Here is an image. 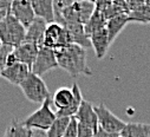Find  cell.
<instances>
[{
  "label": "cell",
  "instance_id": "obj_16",
  "mask_svg": "<svg viewBox=\"0 0 150 137\" xmlns=\"http://www.w3.org/2000/svg\"><path fill=\"white\" fill-rule=\"evenodd\" d=\"M31 3L35 18H40L47 24L54 23V10L52 0H32Z\"/></svg>",
  "mask_w": 150,
  "mask_h": 137
},
{
  "label": "cell",
  "instance_id": "obj_28",
  "mask_svg": "<svg viewBox=\"0 0 150 137\" xmlns=\"http://www.w3.org/2000/svg\"><path fill=\"white\" fill-rule=\"evenodd\" d=\"M117 136H118V135L109 133V132H106V131L102 130L100 128H98V130H97V132H96V135H95L93 137H117Z\"/></svg>",
  "mask_w": 150,
  "mask_h": 137
},
{
  "label": "cell",
  "instance_id": "obj_11",
  "mask_svg": "<svg viewBox=\"0 0 150 137\" xmlns=\"http://www.w3.org/2000/svg\"><path fill=\"white\" fill-rule=\"evenodd\" d=\"M47 23L40 18H35L33 23L26 28V34L24 43L28 44H34L37 46H43V40H44V33L47 27Z\"/></svg>",
  "mask_w": 150,
  "mask_h": 137
},
{
  "label": "cell",
  "instance_id": "obj_25",
  "mask_svg": "<svg viewBox=\"0 0 150 137\" xmlns=\"http://www.w3.org/2000/svg\"><path fill=\"white\" fill-rule=\"evenodd\" d=\"M72 3H73V0H56V1H53L54 23H57V21L60 19L62 13L64 12V10L67 8Z\"/></svg>",
  "mask_w": 150,
  "mask_h": 137
},
{
  "label": "cell",
  "instance_id": "obj_15",
  "mask_svg": "<svg viewBox=\"0 0 150 137\" xmlns=\"http://www.w3.org/2000/svg\"><path fill=\"white\" fill-rule=\"evenodd\" d=\"M89 38H90L91 46H92L93 50H95L96 57H97L98 59L104 58L105 53L108 52L109 47L111 46L106 28H102V30H99V31L92 33Z\"/></svg>",
  "mask_w": 150,
  "mask_h": 137
},
{
  "label": "cell",
  "instance_id": "obj_23",
  "mask_svg": "<svg viewBox=\"0 0 150 137\" xmlns=\"http://www.w3.org/2000/svg\"><path fill=\"white\" fill-rule=\"evenodd\" d=\"M129 23H141V24H149L150 23V6L145 3L135 11L128 13Z\"/></svg>",
  "mask_w": 150,
  "mask_h": 137
},
{
  "label": "cell",
  "instance_id": "obj_14",
  "mask_svg": "<svg viewBox=\"0 0 150 137\" xmlns=\"http://www.w3.org/2000/svg\"><path fill=\"white\" fill-rule=\"evenodd\" d=\"M12 52H13L14 57L17 58L18 63H23V64L27 65L32 70V66L35 61L37 56H38V52H39V46H37L34 44L23 43L20 46L14 49Z\"/></svg>",
  "mask_w": 150,
  "mask_h": 137
},
{
  "label": "cell",
  "instance_id": "obj_12",
  "mask_svg": "<svg viewBox=\"0 0 150 137\" xmlns=\"http://www.w3.org/2000/svg\"><path fill=\"white\" fill-rule=\"evenodd\" d=\"M76 119L78 122V124L89 126L93 130H98V119H97V115L95 111V108L92 105V103L83 99L82 104L79 107V110L76 114Z\"/></svg>",
  "mask_w": 150,
  "mask_h": 137
},
{
  "label": "cell",
  "instance_id": "obj_20",
  "mask_svg": "<svg viewBox=\"0 0 150 137\" xmlns=\"http://www.w3.org/2000/svg\"><path fill=\"white\" fill-rule=\"evenodd\" d=\"M33 130L25 126L21 121L18 118H13L8 126L6 128V131L3 137H32Z\"/></svg>",
  "mask_w": 150,
  "mask_h": 137
},
{
  "label": "cell",
  "instance_id": "obj_34",
  "mask_svg": "<svg viewBox=\"0 0 150 137\" xmlns=\"http://www.w3.org/2000/svg\"><path fill=\"white\" fill-rule=\"evenodd\" d=\"M117 137H122V136H121V135H118V136H117Z\"/></svg>",
  "mask_w": 150,
  "mask_h": 137
},
{
  "label": "cell",
  "instance_id": "obj_13",
  "mask_svg": "<svg viewBox=\"0 0 150 137\" xmlns=\"http://www.w3.org/2000/svg\"><path fill=\"white\" fill-rule=\"evenodd\" d=\"M64 28L67 32V37H69L70 44L78 45L83 49L91 47L90 38L85 33L84 25H81V24H65Z\"/></svg>",
  "mask_w": 150,
  "mask_h": 137
},
{
  "label": "cell",
  "instance_id": "obj_5",
  "mask_svg": "<svg viewBox=\"0 0 150 137\" xmlns=\"http://www.w3.org/2000/svg\"><path fill=\"white\" fill-rule=\"evenodd\" d=\"M51 97L46 99L42 107L35 110L33 114H31L25 121H23L24 125L32 129V130H40V131H47L52 123L56 121L57 115L51 109Z\"/></svg>",
  "mask_w": 150,
  "mask_h": 137
},
{
  "label": "cell",
  "instance_id": "obj_7",
  "mask_svg": "<svg viewBox=\"0 0 150 137\" xmlns=\"http://www.w3.org/2000/svg\"><path fill=\"white\" fill-rule=\"evenodd\" d=\"M69 37H67V32L58 23H52L49 24L45 33H44V40H43V46L52 50H57L60 47H64L69 45Z\"/></svg>",
  "mask_w": 150,
  "mask_h": 137
},
{
  "label": "cell",
  "instance_id": "obj_27",
  "mask_svg": "<svg viewBox=\"0 0 150 137\" xmlns=\"http://www.w3.org/2000/svg\"><path fill=\"white\" fill-rule=\"evenodd\" d=\"M13 51L12 47H8V46H1L0 47V75L4 71V68L6 67V58L7 56Z\"/></svg>",
  "mask_w": 150,
  "mask_h": 137
},
{
  "label": "cell",
  "instance_id": "obj_21",
  "mask_svg": "<svg viewBox=\"0 0 150 137\" xmlns=\"http://www.w3.org/2000/svg\"><path fill=\"white\" fill-rule=\"evenodd\" d=\"M72 100H73V91L70 88L58 89L51 98L52 104H54L58 110H63V109H66L67 107H70Z\"/></svg>",
  "mask_w": 150,
  "mask_h": 137
},
{
  "label": "cell",
  "instance_id": "obj_22",
  "mask_svg": "<svg viewBox=\"0 0 150 137\" xmlns=\"http://www.w3.org/2000/svg\"><path fill=\"white\" fill-rule=\"evenodd\" d=\"M106 23H108V20L105 19L104 14H103L102 12H99L98 10L95 8L93 14L91 16L90 20H89V21L86 23V25L84 26L85 33L88 34V37H90L92 33H95V32H97V31H99V30H102V28H105Z\"/></svg>",
  "mask_w": 150,
  "mask_h": 137
},
{
  "label": "cell",
  "instance_id": "obj_10",
  "mask_svg": "<svg viewBox=\"0 0 150 137\" xmlns=\"http://www.w3.org/2000/svg\"><path fill=\"white\" fill-rule=\"evenodd\" d=\"M32 72V70L23 63H17L12 66L5 67L1 72L0 77L6 79L8 83L16 86H20V84L28 77V75Z\"/></svg>",
  "mask_w": 150,
  "mask_h": 137
},
{
  "label": "cell",
  "instance_id": "obj_31",
  "mask_svg": "<svg viewBox=\"0 0 150 137\" xmlns=\"http://www.w3.org/2000/svg\"><path fill=\"white\" fill-rule=\"evenodd\" d=\"M32 137H47L45 131H40V130H33V136Z\"/></svg>",
  "mask_w": 150,
  "mask_h": 137
},
{
  "label": "cell",
  "instance_id": "obj_4",
  "mask_svg": "<svg viewBox=\"0 0 150 137\" xmlns=\"http://www.w3.org/2000/svg\"><path fill=\"white\" fill-rule=\"evenodd\" d=\"M24 93V96L32 103L35 104H43V103L50 98L49 89L43 81L42 77L31 72L28 77L20 84L19 86Z\"/></svg>",
  "mask_w": 150,
  "mask_h": 137
},
{
  "label": "cell",
  "instance_id": "obj_24",
  "mask_svg": "<svg viewBox=\"0 0 150 137\" xmlns=\"http://www.w3.org/2000/svg\"><path fill=\"white\" fill-rule=\"evenodd\" d=\"M69 122L70 117H57L46 132L47 137H64Z\"/></svg>",
  "mask_w": 150,
  "mask_h": 137
},
{
  "label": "cell",
  "instance_id": "obj_30",
  "mask_svg": "<svg viewBox=\"0 0 150 137\" xmlns=\"http://www.w3.org/2000/svg\"><path fill=\"white\" fill-rule=\"evenodd\" d=\"M12 1H6V0H0V11H6L10 12Z\"/></svg>",
  "mask_w": 150,
  "mask_h": 137
},
{
  "label": "cell",
  "instance_id": "obj_1",
  "mask_svg": "<svg viewBox=\"0 0 150 137\" xmlns=\"http://www.w3.org/2000/svg\"><path fill=\"white\" fill-rule=\"evenodd\" d=\"M58 67L66 71L71 77H77L79 75L83 76H92V71L86 64V53L85 49L69 44L64 47L54 50Z\"/></svg>",
  "mask_w": 150,
  "mask_h": 137
},
{
  "label": "cell",
  "instance_id": "obj_18",
  "mask_svg": "<svg viewBox=\"0 0 150 137\" xmlns=\"http://www.w3.org/2000/svg\"><path fill=\"white\" fill-rule=\"evenodd\" d=\"M72 91H73V100L70 104V107H67L66 109L63 110H57L56 115L57 117H73L76 116L77 111L79 110V107L83 102V96H82V91L78 86L77 83H73L72 86Z\"/></svg>",
  "mask_w": 150,
  "mask_h": 137
},
{
  "label": "cell",
  "instance_id": "obj_33",
  "mask_svg": "<svg viewBox=\"0 0 150 137\" xmlns=\"http://www.w3.org/2000/svg\"><path fill=\"white\" fill-rule=\"evenodd\" d=\"M145 4H146L148 6H150V0H146V1H145Z\"/></svg>",
  "mask_w": 150,
  "mask_h": 137
},
{
  "label": "cell",
  "instance_id": "obj_3",
  "mask_svg": "<svg viewBox=\"0 0 150 137\" xmlns=\"http://www.w3.org/2000/svg\"><path fill=\"white\" fill-rule=\"evenodd\" d=\"M95 3L92 1H73L62 13L60 19L57 21L62 26L65 24H81L86 25L95 12Z\"/></svg>",
  "mask_w": 150,
  "mask_h": 137
},
{
  "label": "cell",
  "instance_id": "obj_2",
  "mask_svg": "<svg viewBox=\"0 0 150 137\" xmlns=\"http://www.w3.org/2000/svg\"><path fill=\"white\" fill-rule=\"evenodd\" d=\"M26 28L10 13L0 21V42L1 45L13 50L24 43Z\"/></svg>",
  "mask_w": 150,
  "mask_h": 137
},
{
  "label": "cell",
  "instance_id": "obj_32",
  "mask_svg": "<svg viewBox=\"0 0 150 137\" xmlns=\"http://www.w3.org/2000/svg\"><path fill=\"white\" fill-rule=\"evenodd\" d=\"M7 13H8V12H6V11H0V21H1V20L7 16Z\"/></svg>",
  "mask_w": 150,
  "mask_h": 137
},
{
  "label": "cell",
  "instance_id": "obj_19",
  "mask_svg": "<svg viewBox=\"0 0 150 137\" xmlns=\"http://www.w3.org/2000/svg\"><path fill=\"white\" fill-rule=\"evenodd\" d=\"M120 135L122 137H150V124L136 122L127 123Z\"/></svg>",
  "mask_w": 150,
  "mask_h": 137
},
{
  "label": "cell",
  "instance_id": "obj_6",
  "mask_svg": "<svg viewBox=\"0 0 150 137\" xmlns=\"http://www.w3.org/2000/svg\"><path fill=\"white\" fill-rule=\"evenodd\" d=\"M93 108H95V111L97 115L98 126L102 130H104L109 133H114V135H120L122 132L127 122H124V121L120 119L117 116H115L103 103H100L98 105H95Z\"/></svg>",
  "mask_w": 150,
  "mask_h": 137
},
{
  "label": "cell",
  "instance_id": "obj_9",
  "mask_svg": "<svg viewBox=\"0 0 150 137\" xmlns=\"http://www.w3.org/2000/svg\"><path fill=\"white\" fill-rule=\"evenodd\" d=\"M8 13L12 14L25 28H27L35 19L32 3L28 0H14L12 1Z\"/></svg>",
  "mask_w": 150,
  "mask_h": 137
},
{
  "label": "cell",
  "instance_id": "obj_8",
  "mask_svg": "<svg viewBox=\"0 0 150 137\" xmlns=\"http://www.w3.org/2000/svg\"><path fill=\"white\" fill-rule=\"evenodd\" d=\"M58 67V61L56 57V52L52 49H47L45 46L39 47L38 56L32 66V72L37 76L42 77L43 75L47 73L49 71Z\"/></svg>",
  "mask_w": 150,
  "mask_h": 137
},
{
  "label": "cell",
  "instance_id": "obj_17",
  "mask_svg": "<svg viewBox=\"0 0 150 137\" xmlns=\"http://www.w3.org/2000/svg\"><path fill=\"white\" fill-rule=\"evenodd\" d=\"M128 23H129L128 14H121V16H117L115 18L108 20L105 28L108 31V36H109L110 44L114 43V40L118 37V34L123 31V28L125 27V25Z\"/></svg>",
  "mask_w": 150,
  "mask_h": 137
},
{
  "label": "cell",
  "instance_id": "obj_26",
  "mask_svg": "<svg viewBox=\"0 0 150 137\" xmlns=\"http://www.w3.org/2000/svg\"><path fill=\"white\" fill-rule=\"evenodd\" d=\"M77 135H78V122L76 117L73 116V117H70V122L64 133V137H77Z\"/></svg>",
  "mask_w": 150,
  "mask_h": 137
},
{
  "label": "cell",
  "instance_id": "obj_29",
  "mask_svg": "<svg viewBox=\"0 0 150 137\" xmlns=\"http://www.w3.org/2000/svg\"><path fill=\"white\" fill-rule=\"evenodd\" d=\"M17 63H18V61H17V58L14 57L13 52H11V53L7 56V58H6V67L12 66V65H14V64H17Z\"/></svg>",
  "mask_w": 150,
  "mask_h": 137
}]
</instances>
